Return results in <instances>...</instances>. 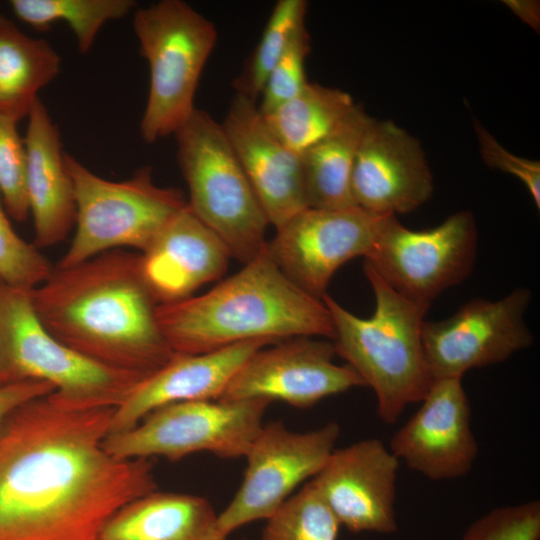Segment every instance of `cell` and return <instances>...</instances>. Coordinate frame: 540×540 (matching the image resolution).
<instances>
[{"mask_svg": "<svg viewBox=\"0 0 540 540\" xmlns=\"http://www.w3.org/2000/svg\"><path fill=\"white\" fill-rule=\"evenodd\" d=\"M114 411L49 394L0 423V540H100L117 511L156 491L148 459L104 449Z\"/></svg>", "mask_w": 540, "mask_h": 540, "instance_id": "cell-1", "label": "cell"}, {"mask_svg": "<svg viewBox=\"0 0 540 540\" xmlns=\"http://www.w3.org/2000/svg\"><path fill=\"white\" fill-rule=\"evenodd\" d=\"M30 299L52 336L99 364L148 376L176 354L158 325L140 254L116 249L57 267Z\"/></svg>", "mask_w": 540, "mask_h": 540, "instance_id": "cell-2", "label": "cell"}, {"mask_svg": "<svg viewBox=\"0 0 540 540\" xmlns=\"http://www.w3.org/2000/svg\"><path fill=\"white\" fill-rule=\"evenodd\" d=\"M158 325L176 354L216 351L234 344L296 337L333 339L331 313L291 281L267 243L243 268L204 294L157 306Z\"/></svg>", "mask_w": 540, "mask_h": 540, "instance_id": "cell-3", "label": "cell"}, {"mask_svg": "<svg viewBox=\"0 0 540 540\" xmlns=\"http://www.w3.org/2000/svg\"><path fill=\"white\" fill-rule=\"evenodd\" d=\"M363 270L375 297L372 316H356L327 293L322 300L331 313L336 355L373 390L381 420L393 424L434 381L422 341L430 305L401 295L365 263Z\"/></svg>", "mask_w": 540, "mask_h": 540, "instance_id": "cell-4", "label": "cell"}, {"mask_svg": "<svg viewBox=\"0 0 540 540\" xmlns=\"http://www.w3.org/2000/svg\"><path fill=\"white\" fill-rule=\"evenodd\" d=\"M173 135L189 208L246 264L265 247L269 222L222 124L196 108Z\"/></svg>", "mask_w": 540, "mask_h": 540, "instance_id": "cell-5", "label": "cell"}, {"mask_svg": "<svg viewBox=\"0 0 540 540\" xmlns=\"http://www.w3.org/2000/svg\"><path fill=\"white\" fill-rule=\"evenodd\" d=\"M0 357L8 381L51 384L72 408L117 407L145 377L99 364L52 336L33 309L30 290L0 280Z\"/></svg>", "mask_w": 540, "mask_h": 540, "instance_id": "cell-6", "label": "cell"}, {"mask_svg": "<svg viewBox=\"0 0 540 540\" xmlns=\"http://www.w3.org/2000/svg\"><path fill=\"white\" fill-rule=\"evenodd\" d=\"M132 26L150 75L140 134L153 143L173 135L196 109L195 93L218 33L212 21L182 0L136 10Z\"/></svg>", "mask_w": 540, "mask_h": 540, "instance_id": "cell-7", "label": "cell"}, {"mask_svg": "<svg viewBox=\"0 0 540 540\" xmlns=\"http://www.w3.org/2000/svg\"><path fill=\"white\" fill-rule=\"evenodd\" d=\"M76 203L75 234L58 267L77 265L107 251L143 252L168 221L187 205L183 192L155 184L150 167L129 179H104L65 153Z\"/></svg>", "mask_w": 540, "mask_h": 540, "instance_id": "cell-8", "label": "cell"}, {"mask_svg": "<svg viewBox=\"0 0 540 540\" xmlns=\"http://www.w3.org/2000/svg\"><path fill=\"white\" fill-rule=\"evenodd\" d=\"M265 399L195 400L162 406L135 427L108 434L104 449L118 459L180 460L197 452L245 457L263 426Z\"/></svg>", "mask_w": 540, "mask_h": 540, "instance_id": "cell-9", "label": "cell"}, {"mask_svg": "<svg viewBox=\"0 0 540 540\" xmlns=\"http://www.w3.org/2000/svg\"><path fill=\"white\" fill-rule=\"evenodd\" d=\"M476 252L477 227L470 211L455 212L424 230H411L390 215L383 218L364 263L401 295L430 305L471 274Z\"/></svg>", "mask_w": 540, "mask_h": 540, "instance_id": "cell-10", "label": "cell"}, {"mask_svg": "<svg viewBox=\"0 0 540 540\" xmlns=\"http://www.w3.org/2000/svg\"><path fill=\"white\" fill-rule=\"evenodd\" d=\"M340 433L336 422L307 432L292 431L281 421L263 424L245 454L243 481L218 514L221 532L228 537L245 524L271 517L323 468Z\"/></svg>", "mask_w": 540, "mask_h": 540, "instance_id": "cell-11", "label": "cell"}, {"mask_svg": "<svg viewBox=\"0 0 540 540\" xmlns=\"http://www.w3.org/2000/svg\"><path fill=\"white\" fill-rule=\"evenodd\" d=\"M531 298L529 288L517 287L498 300L472 299L444 320L425 321L422 341L433 380L462 379L528 348L533 335L524 316Z\"/></svg>", "mask_w": 540, "mask_h": 540, "instance_id": "cell-12", "label": "cell"}, {"mask_svg": "<svg viewBox=\"0 0 540 540\" xmlns=\"http://www.w3.org/2000/svg\"><path fill=\"white\" fill-rule=\"evenodd\" d=\"M384 217L369 214L357 206L307 207L276 228L267 248L291 281L322 299L342 265L369 254Z\"/></svg>", "mask_w": 540, "mask_h": 540, "instance_id": "cell-13", "label": "cell"}, {"mask_svg": "<svg viewBox=\"0 0 540 540\" xmlns=\"http://www.w3.org/2000/svg\"><path fill=\"white\" fill-rule=\"evenodd\" d=\"M263 347L238 370L219 399L282 401L309 408L321 400L365 386L349 365H337L331 340L296 337Z\"/></svg>", "mask_w": 540, "mask_h": 540, "instance_id": "cell-14", "label": "cell"}, {"mask_svg": "<svg viewBox=\"0 0 540 540\" xmlns=\"http://www.w3.org/2000/svg\"><path fill=\"white\" fill-rule=\"evenodd\" d=\"M400 461L377 438L335 448L309 482L340 526L354 533L398 529L395 500Z\"/></svg>", "mask_w": 540, "mask_h": 540, "instance_id": "cell-15", "label": "cell"}, {"mask_svg": "<svg viewBox=\"0 0 540 540\" xmlns=\"http://www.w3.org/2000/svg\"><path fill=\"white\" fill-rule=\"evenodd\" d=\"M421 406L391 437L396 458L429 480L466 476L478 455L461 378L434 380Z\"/></svg>", "mask_w": 540, "mask_h": 540, "instance_id": "cell-16", "label": "cell"}, {"mask_svg": "<svg viewBox=\"0 0 540 540\" xmlns=\"http://www.w3.org/2000/svg\"><path fill=\"white\" fill-rule=\"evenodd\" d=\"M433 187L418 140L392 121L370 118L352 171L355 205L375 216L405 214L424 204Z\"/></svg>", "mask_w": 540, "mask_h": 540, "instance_id": "cell-17", "label": "cell"}, {"mask_svg": "<svg viewBox=\"0 0 540 540\" xmlns=\"http://www.w3.org/2000/svg\"><path fill=\"white\" fill-rule=\"evenodd\" d=\"M221 124L269 225L308 207L301 155L277 137L256 101L235 94Z\"/></svg>", "mask_w": 540, "mask_h": 540, "instance_id": "cell-18", "label": "cell"}, {"mask_svg": "<svg viewBox=\"0 0 540 540\" xmlns=\"http://www.w3.org/2000/svg\"><path fill=\"white\" fill-rule=\"evenodd\" d=\"M271 344L274 343L268 340H252L207 353L175 354L167 364L140 381L115 407L109 434L135 427L162 406L219 399L245 362Z\"/></svg>", "mask_w": 540, "mask_h": 540, "instance_id": "cell-19", "label": "cell"}, {"mask_svg": "<svg viewBox=\"0 0 540 540\" xmlns=\"http://www.w3.org/2000/svg\"><path fill=\"white\" fill-rule=\"evenodd\" d=\"M230 253L187 205L140 254L144 280L158 305L193 296L227 270Z\"/></svg>", "mask_w": 540, "mask_h": 540, "instance_id": "cell-20", "label": "cell"}, {"mask_svg": "<svg viewBox=\"0 0 540 540\" xmlns=\"http://www.w3.org/2000/svg\"><path fill=\"white\" fill-rule=\"evenodd\" d=\"M26 192L34 224V245L63 241L75 225L76 203L59 129L38 98L28 116Z\"/></svg>", "mask_w": 540, "mask_h": 540, "instance_id": "cell-21", "label": "cell"}, {"mask_svg": "<svg viewBox=\"0 0 540 540\" xmlns=\"http://www.w3.org/2000/svg\"><path fill=\"white\" fill-rule=\"evenodd\" d=\"M100 540H227L218 514L200 496L153 491L128 503L104 526Z\"/></svg>", "mask_w": 540, "mask_h": 540, "instance_id": "cell-22", "label": "cell"}, {"mask_svg": "<svg viewBox=\"0 0 540 540\" xmlns=\"http://www.w3.org/2000/svg\"><path fill=\"white\" fill-rule=\"evenodd\" d=\"M60 69L61 57L47 40L25 34L0 13V113L16 122L27 117Z\"/></svg>", "mask_w": 540, "mask_h": 540, "instance_id": "cell-23", "label": "cell"}, {"mask_svg": "<svg viewBox=\"0 0 540 540\" xmlns=\"http://www.w3.org/2000/svg\"><path fill=\"white\" fill-rule=\"evenodd\" d=\"M369 117L356 106L330 135L301 154L308 207H355L351 177L357 149Z\"/></svg>", "mask_w": 540, "mask_h": 540, "instance_id": "cell-24", "label": "cell"}, {"mask_svg": "<svg viewBox=\"0 0 540 540\" xmlns=\"http://www.w3.org/2000/svg\"><path fill=\"white\" fill-rule=\"evenodd\" d=\"M356 106L347 92L308 82L263 116L283 144L301 155L335 131Z\"/></svg>", "mask_w": 540, "mask_h": 540, "instance_id": "cell-25", "label": "cell"}, {"mask_svg": "<svg viewBox=\"0 0 540 540\" xmlns=\"http://www.w3.org/2000/svg\"><path fill=\"white\" fill-rule=\"evenodd\" d=\"M15 16L34 29L44 31L58 21L71 29L78 51L92 48L101 28L127 16L136 7L133 0H12Z\"/></svg>", "mask_w": 540, "mask_h": 540, "instance_id": "cell-26", "label": "cell"}, {"mask_svg": "<svg viewBox=\"0 0 540 540\" xmlns=\"http://www.w3.org/2000/svg\"><path fill=\"white\" fill-rule=\"evenodd\" d=\"M305 0H279L265 25L261 38L233 80L236 94L256 101L279 58L296 32L305 25Z\"/></svg>", "mask_w": 540, "mask_h": 540, "instance_id": "cell-27", "label": "cell"}, {"mask_svg": "<svg viewBox=\"0 0 540 540\" xmlns=\"http://www.w3.org/2000/svg\"><path fill=\"white\" fill-rule=\"evenodd\" d=\"M339 528L308 481L267 519L260 540H337Z\"/></svg>", "mask_w": 540, "mask_h": 540, "instance_id": "cell-28", "label": "cell"}, {"mask_svg": "<svg viewBox=\"0 0 540 540\" xmlns=\"http://www.w3.org/2000/svg\"><path fill=\"white\" fill-rule=\"evenodd\" d=\"M50 262L13 229L0 194V280L23 290L41 285L52 273Z\"/></svg>", "mask_w": 540, "mask_h": 540, "instance_id": "cell-29", "label": "cell"}, {"mask_svg": "<svg viewBox=\"0 0 540 540\" xmlns=\"http://www.w3.org/2000/svg\"><path fill=\"white\" fill-rule=\"evenodd\" d=\"M17 122L0 113V194L7 213L18 222L30 214L26 192V149Z\"/></svg>", "mask_w": 540, "mask_h": 540, "instance_id": "cell-30", "label": "cell"}, {"mask_svg": "<svg viewBox=\"0 0 540 540\" xmlns=\"http://www.w3.org/2000/svg\"><path fill=\"white\" fill-rule=\"evenodd\" d=\"M311 51L310 35L302 26L272 68L260 94L258 108L268 113L295 96L308 83L305 64Z\"/></svg>", "mask_w": 540, "mask_h": 540, "instance_id": "cell-31", "label": "cell"}, {"mask_svg": "<svg viewBox=\"0 0 540 540\" xmlns=\"http://www.w3.org/2000/svg\"><path fill=\"white\" fill-rule=\"evenodd\" d=\"M461 540H540V502L495 508L476 519Z\"/></svg>", "mask_w": 540, "mask_h": 540, "instance_id": "cell-32", "label": "cell"}, {"mask_svg": "<svg viewBox=\"0 0 540 540\" xmlns=\"http://www.w3.org/2000/svg\"><path fill=\"white\" fill-rule=\"evenodd\" d=\"M475 131L480 155L485 164L518 178L525 185L535 205L539 208L540 163L513 155L479 123H475Z\"/></svg>", "mask_w": 540, "mask_h": 540, "instance_id": "cell-33", "label": "cell"}, {"mask_svg": "<svg viewBox=\"0 0 540 540\" xmlns=\"http://www.w3.org/2000/svg\"><path fill=\"white\" fill-rule=\"evenodd\" d=\"M55 388L43 381L21 380L0 385V423L21 405L47 396Z\"/></svg>", "mask_w": 540, "mask_h": 540, "instance_id": "cell-34", "label": "cell"}, {"mask_svg": "<svg viewBox=\"0 0 540 540\" xmlns=\"http://www.w3.org/2000/svg\"><path fill=\"white\" fill-rule=\"evenodd\" d=\"M505 5L516 14L520 20L534 28H539L540 10L539 3L530 0H506Z\"/></svg>", "mask_w": 540, "mask_h": 540, "instance_id": "cell-35", "label": "cell"}, {"mask_svg": "<svg viewBox=\"0 0 540 540\" xmlns=\"http://www.w3.org/2000/svg\"><path fill=\"white\" fill-rule=\"evenodd\" d=\"M7 382H9V381H8V378H7V376L5 374V371L3 369V365H2L1 357H0V385L4 384V383H7Z\"/></svg>", "mask_w": 540, "mask_h": 540, "instance_id": "cell-36", "label": "cell"}]
</instances>
